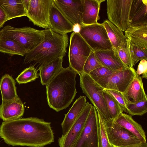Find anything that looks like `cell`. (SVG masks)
I'll return each mask as SVG.
<instances>
[{
	"label": "cell",
	"mask_w": 147,
	"mask_h": 147,
	"mask_svg": "<svg viewBox=\"0 0 147 147\" xmlns=\"http://www.w3.org/2000/svg\"><path fill=\"white\" fill-rule=\"evenodd\" d=\"M51 124L36 117L4 121L0 126V136L13 146L44 147L54 142Z\"/></svg>",
	"instance_id": "6da1fadb"
},
{
	"label": "cell",
	"mask_w": 147,
	"mask_h": 147,
	"mask_svg": "<svg viewBox=\"0 0 147 147\" xmlns=\"http://www.w3.org/2000/svg\"><path fill=\"white\" fill-rule=\"evenodd\" d=\"M77 74L69 66L63 68L46 85L47 100L50 108L59 112L69 106L77 92Z\"/></svg>",
	"instance_id": "7a4b0ae2"
},
{
	"label": "cell",
	"mask_w": 147,
	"mask_h": 147,
	"mask_svg": "<svg viewBox=\"0 0 147 147\" xmlns=\"http://www.w3.org/2000/svg\"><path fill=\"white\" fill-rule=\"evenodd\" d=\"M43 41L32 51L25 55L24 63L34 62L40 65L66 55L68 45L67 34H59L49 28L43 30Z\"/></svg>",
	"instance_id": "3957f363"
},
{
	"label": "cell",
	"mask_w": 147,
	"mask_h": 147,
	"mask_svg": "<svg viewBox=\"0 0 147 147\" xmlns=\"http://www.w3.org/2000/svg\"><path fill=\"white\" fill-rule=\"evenodd\" d=\"M2 36L16 42L28 53L43 41V30H37L30 27L17 28L8 25L1 30Z\"/></svg>",
	"instance_id": "277c9868"
},
{
	"label": "cell",
	"mask_w": 147,
	"mask_h": 147,
	"mask_svg": "<svg viewBox=\"0 0 147 147\" xmlns=\"http://www.w3.org/2000/svg\"><path fill=\"white\" fill-rule=\"evenodd\" d=\"M93 51L78 32H73L70 35L68 52L69 66L78 74L83 72L86 61Z\"/></svg>",
	"instance_id": "5b68a950"
},
{
	"label": "cell",
	"mask_w": 147,
	"mask_h": 147,
	"mask_svg": "<svg viewBox=\"0 0 147 147\" xmlns=\"http://www.w3.org/2000/svg\"><path fill=\"white\" fill-rule=\"evenodd\" d=\"M78 74L80 77V86L83 92L105 120H111L103 95V88L89 74L83 72Z\"/></svg>",
	"instance_id": "8992f818"
},
{
	"label": "cell",
	"mask_w": 147,
	"mask_h": 147,
	"mask_svg": "<svg viewBox=\"0 0 147 147\" xmlns=\"http://www.w3.org/2000/svg\"><path fill=\"white\" fill-rule=\"evenodd\" d=\"M78 32L94 51L113 49L102 23L83 25L80 27Z\"/></svg>",
	"instance_id": "52a82bcc"
},
{
	"label": "cell",
	"mask_w": 147,
	"mask_h": 147,
	"mask_svg": "<svg viewBox=\"0 0 147 147\" xmlns=\"http://www.w3.org/2000/svg\"><path fill=\"white\" fill-rule=\"evenodd\" d=\"M109 142L113 147H134L143 143L136 136L112 120L105 121Z\"/></svg>",
	"instance_id": "ba28073f"
},
{
	"label": "cell",
	"mask_w": 147,
	"mask_h": 147,
	"mask_svg": "<svg viewBox=\"0 0 147 147\" xmlns=\"http://www.w3.org/2000/svg\"><path fill=\"white\" fill-rule=\"evenodd\" d=\"M108 19L123 32L129 27V17L132 0H107Z\"/></svg>",
	"instance_id": "9c48e42d"
},
{
	"label": "cell",
	"mask_w": 147,
	"mask_h": 147,
	"mask_svg": "<svg viewBox=\"0 0 147 147\" xmlns=\"http://www.w3.org/2000/svg\"><path fill=\"white\" fill-rule=\"evenodd\" d=\"M136 74L134 67H127L95 82L103 89L112 90L124 93Z\"/></svg>",
	"instance_id": "30bf717a"
},
{
	"label": "cell",
	"mask_w": 147,
	"mask_h": 147,
	"mask_svg": "<svg viewBox=\"0 0 147 147\" xmlns=\"http://www.w3.org/2000/svg\"><path fill=\"white\" fill-rule=\"evenodd\" d=\"M53 5V0H30L26 16L35 25L45 29L51 28L49 16Z\"/></svg>",
	"instance_id": "8fae6325"
},
{
	"label": "cell",
	"mask_w": 147,
	"mask_h": 147,
	"mask_svg": "<svg viewBox=\"0 0 147 147\" xmlns=\"http://www.w3.org/2000/svg\"><path fill=\"white\" fill-rule=\"evenodd\" d=\"M93 105L88 102L77 118L72 126L65 135L59 138V147H74L85 127Z\"/></svg>",
	"instance_id": "7c38bea8"
},
{
	"label": "cell",
	"mask_w": 147,
	"mask_h": 147,
	"mask_svg": "<svg viewBox=\"0 0 147 147\" xmlns=\"http://www.w3.org/2000/svg\"><path fill=\"white\" fill-rule=\"evenodd\" d=\"M98 122L97 111L93 105L84 128L74 147H98Z\"/></svg>",
	"instance_id": "4fadbf2b"
},
{
	"label": "cell",
	"mask_w": 147,
	"mask_h": 147,
	"mask_svg": "<svg viewBox=\"0 0 147 147\" xmlns=\"http://www.w3.org/2000/svg\"><path fill=\"white\" fill-rule=\"evenodd\" d=\"M55 5L74 26L83 25L84 0H53Z\"/></svg>",
	"instance_id": "5bb4252c"
},
{
	"label": "cell",
	"mask_w": 147,
	"mask_h": 147,
	"mask_svg": "<svg viewBox=\"0 0 147 147\" xmlns=\"http://www.w3.org/2000/svg\"><path fill=\"white\" fill-rule=\"evenodd\" d=\"M24 111V104L19 97L13 100L2 101L0 105V119L4 121L19 119Z\"/></svg>",
	"instance_id": "9a60e30c"
},
{
	"label": "cell",
	"mask_w": 147,
	"mask_h": 147,
	"mask_svg": "<svg viewBox=\"0 0 147 147\" xmlns=\"http://www.w3.org/2000/svg\"><path fill=\"white\" fill-rule=\"evenodd\" d=\"M51 28L55 32L64 34L74 32L75 26L71 23L54 5L49 16Z\"/></svg>",
	"instance_id": "2e32d148"
},
{
	"label": "cell",
	"mask_w": 147,
	"mask_h": 147,
	"mask_svg": "<svg viewBox=\"0 0 147 147\" xmlns=\"http://www.w3.org/2000/svg\"><path fill=\"white\" fill-rule=\"evenodd\" d=\"M129 23L131 27L147 25V0H132Z\"/></svg>",
	"instance_id": "e0dca14e"
},
{
	"label": "cell",
	"mask_w": 147,
	"mask_h": 147,
	"mask_svg": "<svg viewBox=\"0 0 147 147\" xmlns=\"http://www.w3.org/2000/svg\"><path fill=\"white\" fill-rule=\"evenodd\" d=\"M94 52L102 65L113 73L128 67L121 61L117 51L113 49L110 50L97 51Z\"/></svg>",
	"instance_id": "ac0fdd59"
},
{
	"label": "cell",
	"mask_w": 147,
	"mask_h": 147,
	"mask_svg": "<svg viewBox=\"0 0 147 147\" xmlns=\"http://www.w3.org/2000/svg\"><path fill=\"white\" fill-rule=\"evenodd\" d=\"M63 57H60L40 65L38 74L42 85L46 86L63 68Z\"/></svg>",
	"instance_id": "d6986e66"
},
{
	"label": "cell",
	"mask_w": 147,
	"mask_h": 147,
	"mask_svg": "<svg viewBox=\"0 0 147 147\" xmlns=\"http://www.w3.org/2000/svg\"><path fill=\"white\" fill-rule=\"evenodd\" d=\"M113 121L136 136L143 143H146L144 130L141 125L133 119L131 116L122 113Z\"/></svg>",
	"instance_id": "ffe728a7"
},
{
	"label": "cell",
	"mask_w": 147,
	"mask_h": 147,
	"mask_svg": "<svg viewBox=\"0 0 147 147\" xmlns=\"http://www.w3.org/2000/svg\"><path fill=\"white\" fill-rule=\"evenodd\" d=\"M123 94L129 103H137L147 100L142 78L136 74Z\"/></svg>",
	"instance_id": "44dd1931"
},
{
	"label": "cell",
	"mask_w": 147,
	"mask_h": 147,
	"mask_svg": "<svg viewBox=\"0 0 147 147\" xmlns=\"http://www.w3.org/2000/svg\"><path fill=\"white\" fill-rule=\"evenodd\" d=\"M86 96H80L73 103L68 113L65 114L61 124L63 135L65 134L71 128L86 105Z\"/></svg>",
	"instance_id": "7402d4cb"
},
{
	"label": "cell",
	"mask_w": 147,
	"mask_h": 147,
	"mask_svg": "<svg viewBox=\"0 0 147 147\" xmlns=\"http://www.w3.org/2000/svg\"><path fill=\"white\" fill-rule=\"evenodd\" d=\"M105 0H84L82 15L83 25L97 23L100 19L99 15L101 3Z\"/></svg>",
	"instance_id": "603a6c76"
},
{
	"label": "cell",
	"mask_w": 147,
	"mask_h": 147,
	"mask_svg": "<svg viewBox=\"0 0 147 147\" xmlns=\"http://www.w3.org/2000/svg\"><path fill=\"white\" fill-rule=\"evenodd\" d=\"M102 24L107 32L113 49L116 51L124 44L127 43L126 38L122 31L108 20H106Z\"/></svg>",
	"instance_id": "cb8c5ba5"
},
{
	"label": "cell",
	"mask_w": 147,
	"mask_h": 147,
	"mask_svg": "<svg viewBox=\"0 0 147 147\" xmlns=\"http://www.w3.org/2000/svg\"><path fill=\"white\" fill-rule=\"evenodd\" d=\"M124 35L132 43L147 49V25L129 26Z\"/></svg>",
	"instance_id": "d4e9b609"
},
{
	"label": "cell",
	"mask_w": 147,
	"mask_h": 147,
	"mask_svg": "<svg viewBox=\"0 0 147 147\" xmlns=\"http://www.w3.org/2000/svg\"><path fill=\"white\" fill-rule=\"evenodd\" d=\"M0 6L5 12L7 21L13 18L26 16V12L22 0H0Z\"/></svg>",
	"instance_id": "484cf974"
},
{
	"label": "cell",
	"mask_w": 147,
	"mask_h": 147,
	"mask_svg": "<svg viewBox=\"0 0 147 147\" xmlns=\"http://www.w3.org/2000/svg\"><path fill=\"white\" fill-rule=\"evenodd\" d=\"M0 90L2 101L13 100L18 96L15 80L8 74H5L0 81Z\"/></svg>",
	"instance_id": "4316f807"
},
{
	"label": "cell",
	"mask_w": 147,
	"mask_h": 147,
	"mask_svg": "<svg viewBox=\"0 0 147 147\" xmlns=\"http://www.w3.org/2000/svg\"><path fill=\"white\" fill-rule=\"evenodd\" d=\"M1 35L0 36V52L11 55H16L22 56L28 53L18 43Z\"/></svg>",
	"instance_id": "83f0119b"
},
{
	"label": "cell",
	"mask_w": 147,
	"mask_h": 147,
	"mask_svg": "<svg viewBox=\"0 0 147 147\" xmlns=\"http://www.w3.org/2000/svg\"><path fill=\"white\" fill-rule=\"evenodd\" d=\"M103 95L111 119L114 120L124 110L119 102L112 96L103 91Z\"/></svg>",
	"instance_id": "f1b7e54d"
},
{
	"label": "cell",
	"mask_w": 147,
	"mask_h": 147,
	"mask_svg": "<svg viewBox=\"0 0 147 147\" xmlns=\"http://www.w3.org/2000/svg\"><path fill=\"white\" fill-rule=\"evenodd\" d=\"M127 40L133 67L139 61L144 59L147 60V49L132 43L127 38Z\"/></svg>",
	"instance_id": "f546056e"
},
{
	"label": "cell",
	"mask_w": 147,
	"mask_h": 147,
	"mask_svg": "<svg viewBox=\"0 0 147 147\" xmlns=\"http://www.w3.org/2000/svg\"><path fill=\"white\" fill-rule=\"evenodd\" d=\"M97 112L98 118V147H113L110 143L106 133L105 127V119L98 111H97Z\"/></svg>",
	"instance_id": "4dcf8cb0"
},
{
	"label": "cell",
	"mask_w": 147,
	"mask_h": 147,
	"mask_svg": "<svg viewBox=\"0 0 147 147\" xmlns=\"http://www.w3.org/2000/svg\"><path fill=\"white\" fill-rule=\"evenodd\" d=\"M35 65L30 66L25 69L18 76L16 80L20 84H26L34 81L39 77L38 69Z\"/></svg>",
	"instance_id": "1f68e13d"
},
{
	"label": "cell",
	"mask_w": 147,
	"mask_h": 147,
	"mask_svg": "<svg viewBox=\"0 0 147 147\" xmlns=\"http://www.w3.org/2000/svg\"><path fill=\"white\" fill-rule=\"evenodd\" d=\"M131 116H142L147 112V100L137 103H129L125 111Z\"/></svg>",
	"instance_id": "d6a6232c"
},
{
	"label": "cell",
	"mask_w": 147,
	"mask_h": 147,
	"mask_svg": "<svg viewBox=\"0 0 147 147\" xmlns=\"http://www.w3.org/2000/svg\"><path fill=\"white\" fill-rule=\"evenodd\" d=\"M103 66L100 62L93 51L88 57L84 64L83 72L89 74L94 69Z\"/></svg>",
	"instance_id": "836d02e7"
},
{
	"label": "cell",
	"mask_w": 147,
	"mask_h": 147,
	"mask_svg": "<svg viewBox=\"0 0 147 147\" xmlns=\"http://www.w3.org/2000/svg\"><path fill=\"white\" fill-rule=\"evenodd\" d=\"M116 51L120 60L126 66L130 68L133 67L127 42L119 48Z\"/></svg>",
	"instance_id": "e575fe53"
},
{
	"label": "cell",
	"mask_w": 147,
	"mask_h": 147,
	"mask_svg": "<svg viewBox=\"0 0 147 147\" xmlns=\"http://www.w3.org/2000/svg\"><path fill=\"white\" fill-rule=\"evenodd\" d=\"M103 91L109 94L119 102L122 107L125 111L126 107L129 103L124 96L123 93L115 90L103 89Z\"/></svg>",
	"instance_id": "d590c367"
},
{
	"label": "cell",
	"mask_w": 147,
	"mask_h": 147,
	"mask_svg": "<svg viewBox=\"0 0 147 147\" xmlns=\"http://www.w3.org/2000/svg\"><path fill=\"white\" fill-rule=\"evenodd\" d=\"M113 73L107 68L102 66L98 67L91 72L89 75L95 81L108 76Z\"/></svg>",
	"instance_id": "8d00e7d4"
},
{
	"label": "cell",
	"mask_w": 147,
	"mask_h": 147,
	"mask_svg": "<svg viewBox=\"0 0 147 147\" xmlns=\"http://www.w3.org/2000/svg\"><path fill=\"white\" fill-rule=\"evenodd\" d=\"M137 75L140 76L142 78L147 79V60L144 59L140 61L136 71Z\"/></svg>",
	"instance_id": "74e56055"
},
{
	"label": "cell",
	"mask_w": 147,
	"mask_h": 147,
	"mask_svg": "<svg viewBox=\"0 0 147 147\" xmlns=\"http://www.w3.org/2000/svg\"><path fill=\"white\" fill-rule=\"evenodd\" d=\"M7 21V15L4 10L0 6V28L3 27L4 24Z\"/></svg>",
	"instance_id": "f35d334b"
},
{
	"label": "cell",
	"mask_w": 147,
	"mask_h": 147,
	"mask_svg": "<svg viewBox=\"0 0 147 147\" xmlns=\"http://www.w3.org/2000/svg\"><path fill=\"white\" fill-rule=\"evenodd\" d=\"M24 8L26 12L27 11L29 8L30 0H22Z\"/></svg>",
	"instance_id": "ab89813d"
},
{
	"label": "cell",
	"mask_w": 147,
	"mask_h": 147,
	"mask_svg": "<svg viewBox=\"0 0 147 147\" xmlns=\"http://www.w3.org/2000/svg\"><path fill=\"white\" fill-rule=\"evenodd\" d=\"M134 147H147V143H143L139 146Z\"/></svg>",
	"instance_id": "60d3db41"
},
{
	"label": "cell",
	"mask_w": 147,
	"mask_h": 147,
	"mask_svg": "<svg viewBox=\"0 0 147 147\" xmlns=\"http://www.w3.org/2000/svg\"><path fill=\"white\" fill-rule=\"evenodd\" d=\"M2 32L1 30H0V36L2 34Z\"/></svg>",
	"instance_id": "b9f144b4"
}]
</instances>
